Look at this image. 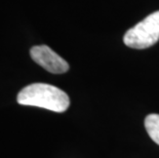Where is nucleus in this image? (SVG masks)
<instances>
[{"label":"nucleus","mask_w":159,"mask_h":158,"mask_svg":"<svg viewBox=\"0 0 159 158\" xmlns=\"http://www.w3.org/2000/svg\"><path fill=\"white\" fill-rule=\"evenodd\" d=\"M19 104L34 106L55 112H65L70 106L68 95L59 87L46 83H32L19 93Z\"/></svg>","instance_id":"1"},{"label":"nucleus","mask_w":159,"mask_h":158,"mask_svg":"<svg viewBox=\"0 0 159 158\" xmlns=\"http://www.w3.org/2000/svg\"><path fill=\"white\" fill-rule=\"evenodd\" d=\"M159 40V11L130 28L123 37L124 44L131 48L145 49Z\"/></svg>","instance_id":"2"},{"label":"nucleus","mask_w":159,"mask_h":158,"mask_svg":"<svg viewBox=\"0 0 159 158\" xmlns=\"http://www.w3.org/2000/svg\"><path fill=\"white\" fill-rule=\"evenodd\" d=\"M30 56L33 61L50 73L63 74L69 70V64L47 45L33 46Z\"/></svg>","instance_id":"3"},{"label":"nucleus","mask_w":159,"mask_h":158,"mask_svg":"<svg viewBox=\"0 0 159 158\" xmlns=\"http://www.w3.org/2000/svg\"><path fill=\"white\" fill-rule=\"evenodd\" d=\"M145 127L149 137L159 145V114H150L145 119Z\"/></svg>","instance_id":"4"}]
</instances>
